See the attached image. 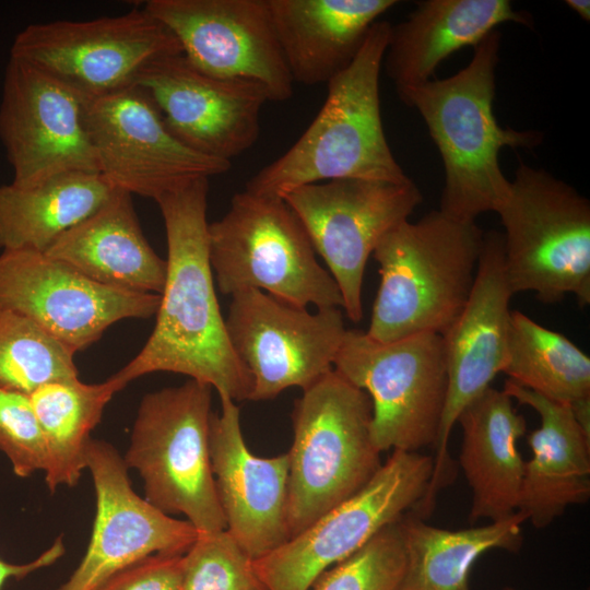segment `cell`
I'll return each mask as SVG.
<instances>
[{
	"instance_id": "6da1fadb",
	"label": "cell",
	"mask_w": 590,
	"mask_h": 590,
	"mask_svg": "<svg viewBox=\"0 0 590 590\" xmlns=\"http://www.w3.org/2000/svg\"><path fill=\"white\" fill-rule=\"evenodd\" d=\"M209 178L158 194L166 232V278L151 335L113 376L126 387L157 371L189 376L219 397L249 400L252 380L229 342L209 257Z\"/></svg>"
},
{
	"instance_id": "7a4b0ae2",
	"label": "cell",
	"mask_w": 590,
	"mask_h": 590,
	"mask_svg": "<svg viewBox=\"0 0 590 590\" xmlns=\"http://www.w3.org/2000/svg\"><path fill=\"white\" fill-rule=\"evenodd\" d=\"M502 34L491 32L475 47L470 62L446 79L415 88L405 105L416 108L439 151L445 184L439 210L475 221L496 212L508 196L510 180L499 166L503 148L534 149L543 134L498 125L493 113Z\"/></svg>"
},
{
	"instance_id": "3957f363",
	"label": "cell",
	"mask_w": 590,
	"mask_h": 590,
	"mask_svg": "<svg viewBox=\"0 0 590 590\" xmlns=\"http://www.w3.org/2000/svg\"><path fill=\"white\" fill-rule=\"evenodd\" d=\"M391 24L377 21L353 62L327 83V97L299 139L258 170L245 190L280 197L340 178L412 180L394 158L380 113L379 76Z\"/></svg>"
},
{
	"instance_id": "277c9868",
	"label": "cell",
	"mask_w": 590,
	"mask_h": 590,
	"mask_svg": "<svg viewBox=\"0 0 590 590\" xmlns=\"http://www.w3.org/2000/svg\"><path fill=\"white\" fill-rule=\"evenodd\" d=\"M483 239L475 221L440 210L390 229L373 251L380 283L366 333L380 342L442 334L470 295Z\"/></svg>"
},
{
	"instance_id": "5b68a950",
	"label": "cell",
	"mask_w": 590,
	"mask_h": 590,
	"mask_svg": "<svg viewBox=\"0 0 590 590\" xmlns=\"http://www.w3.org/2000/svg\"><path fill=\"white\" fill-rule=\"evenodd\" d=\"M290 539L361 491L381 467L369 396L334 369L303 391L291 414Z\"/></svg>"
},
{
	"instance_id": "8992f818",
	"label": "cell",
	"mask_w": 590,
	"mask_h": 590,
	"mask_svg": "<svg viewBox=\"0 0 590 590\" xmlns=\"http://www.w3.org/2000/svg\"><path fill=\"white\" fill-rule=\"evenodd\" d=\"M504 227V269L515 294L544 304L575 296L590 304V201L543 168L519 162L496 211Z\"/></svg>"
},
{
	"instance_id": "52a82bcc",
	"label": "cell",
	"mask_w": 590,
	"mask_h": 590,
	"mask_svg": "<svg viewBox=\"0 0 590 590\" xmlns=\"http://www.w3.org/2000/svg\"><path fill=\"white\" fill-rule=\"evenodd\" d=\"M209 257L224 295L257 290L307 308H343L340 290L317 258L302 222L280 197L247 190L209 223Z\"/></svg>"
},
{
	"instance_id": "ba28073f",
	"label": "cell",
	"mask_w": 590,
	"mask_h": 590,
	"mask_svg": "<svg viewBox=\"0 0 590 590\" xmlns=\"http://www.w3.org/2000/svg\"><path fill=\"white\" fill-rule=\"evenodd\" d=\"M212 389L189 379L145 394L122 457L141 475L144 498L185 515L199 533L226 530L211 464Z\"/></svg>"
},
{
	"instance_id": "9c48e42d",
	"label": "cell",
	"mask_w": 590,
	"mask_h": 590,
	"mask_svg": "<svg viewBox=\"0 0 590 590\" xmlns=\"http://www.w3.org/2000/svg\"><path fill=\"white\" fill-rule=\"evenodd\" d=\"M333 369L369 396L371 438L380 452L434 447L448 389L441 334L380 342L346 330Z\"/></svg>"
},
{
	"instance_id": "30bf717a",
	"label": "cell",
	"mask_w": 590,
	"mask_h": 590,
	"mask_svg": "<svg viewBox=\"0 0 590 590\" xmlns=\"http://www.w3.org/2000/svg\"><path fill=\"white\" fill-rule=\"evenodd\" d=\"M433 468L432 456L393 450L355 495L252 560L266 590H309L322 573L412 511L427 492Z\"/></svg>"
},
{
	"instance_id": "8fae6325",
	"label": "cell",
	"mask_w": 590,
	"mask_h": 590,
	"mask_svg": "<svg viewBox=\"0 0 590 590\" xmlns=\"http://www.w3.org/2000/svg\"><path fill=\"white\" fill-rule=\"evenodd\" d=\"M182 54L174 34L144 8L87 21L28 24L14 37L10 57L55 78L84 102L135 85L160 57Z\"/></svg>"
},
{
	"instance_id": "7c38bea8",
	"label": "cell",
	"mask_w": 590,
	"mask_h": 590,
	"mask_svg": "<svg viewBox=\"0 0 590 590\" xmlns=\"http://www.w3.org/2000/svg\"><path fill=\"white\" fill-rule=\"evenodd\" d=\"M282 199L305 227L337 283L353 322L363 317L366 264L379 240L409 220L423 196L412 181L340 178L293 189Z\"/></svg>"
},
{
	"instance_id": "4fadbf2b",
	"label": "cell",
	"mask_w": 590,
	"mask_h": 590,
	"mask_svg": "<svg viewBox=\"0 0 590 590\" xmlns=\"http://www.w3.org/2000/svg\"><path fill=\"white\" fill-rule=\"evenodd\" d=\"M514 293L504 269L503 235L484 233L475 280L460 314L441 334L448 371V389L434 468L420 509L430 514L439 491L452 482L453 463L448 444L461 412L486 390L508 357Z\"/></svg>"
},
{
	"instance_id": "5bb4252c",
	"label": "cell",
	"mask_w": 590,
	"mask_h": 590,
	"mask_svg": "<svg viewBox=\"0 0 590 590\" xmlns=\"http://www.w3.org/2000/svg\"><path fill=\"white\" fill-rule=\"evenodd\" d=\"M225 326L251 376L250 401L311 387L333 370L347 330L339 307L310 312L257 290L232 295Z\"/></svg>"
},
{
	"instance_id": "9a60e30c",
	"label": "cell",
	"mask_w": 590,
	"mask_h": 590,
	"mask_svg": "<svg viewBox=\"0 0 590 590\" xmlns=\"http://www.w3.org/2000/svg\"><path fill=\"white\" fill-rule=\"evenodd\" d=\"M84 123L99 174L115 189L153 200L197 178L226 173L231 163L178 141L138 85L84 103Z\"/></svg>"
},
{
	"instance_id": "2e32d148",
	"label": "cell",
	"mask_w": 590,
	"mask_h": 590,
	"mask_svg": "<svg viewBox=\"0 0 590 590\" xmlns=\"http://www.w3.org/2000/svg\"><path fill=\"white\" fill-rule=\"evenodd\" d=\"M161 295L96 283L45 252L0 253V307L20 314L75 352L114 323L155 316Z\"/></svg>"
},
{
	"instance_id": "e0dca14e",
	"label": "cell",
	"mask_w": 590,
	"mask_h": 590,
	"mask_svg": "<svg viewBox=\"0 0 590 590\" xmlns=\"http://www.w3.org/2000/svg\"><path fill=\"white\" fill-rule=\"evenodd\" d=\"M84 101L38 68L10 57L0 101V141L12 185L32 187L69 173H99Z\"/></svg>"
},
{
	"instance_id": "ac0fdd59",
	"label": "cell",
	"mask_w": 590,
	"mask_h": 590,
	"mask_svg": "<svg viewBox=\"0 0 590 590\" xmlns=\"http://www.w3.org/2000/svg\"><path fill=\"white\" fill-rule=\"evenodd\" d=\"M178 40L182 55L221 79L260 84L269 102H286L293 80L268 0H149L143 7Z\"/></svg>"
},
{
	"instance_id": "d6986e66",
	"label": "cell",
	"mask_w": 590,
	"mask_h": 590,
	"mask_svg": "<svg viewBox=\"0 0 590 590\" xmlns=\"http://www.w3.org/2000/svg\"><path fill=\"white\" fill-rule=\"evenodd\" d=\"M135 85L151 97L172 134L201 155L231 163L259 139L269 97L258 83L210 75L177 54L149 62Z\"/></svg>"
},
{
	"instance_id": "ffe728a7",
	"label": "cell",
	"mask_w": 590,
	"mask_h": 590,
	"mask_svg": "<svg viewBox=\"0 0 590 590\" xmlns=\"http://www.w3.org/2000/svg\"><path fill=\"white\" fill-rule=\"evenodd\" d=\"M96 512L86 552L58 590H96L113 575L154 554H184L199 532L164 514L132 488L129 469L113 445L91 439L86 451Z\"/></svg>"
},
{
	"instance_id": "44dd1931",
	"label": "cell",
	"mask_w": 590,
	"mask_h": 590,
	"mask_svg": "<svg viewBox=\"0 0 590 590\" xmlns=\"http://www.w3.org/2000/svg\"><path fill=\"white\" fill-rule=\"evenodd\" d=\"M210 422V453L226 531L250 557L259 559L290 539L288 455L263 458L247 447L235 401L222 397Z\"/></svg>"
},
{
	"instance_id": "7402d4cb",
	"label": "cell",
	"mask_w": 590,
	"mask_h": 590,
	"mask_svg": "<svg viewBox=\"0 0 590 590\" xmlns=\"http://www.w3.org/2000/svg\"><path fill=\"white\" fill-rule=\"evenodd\" d=\"M533 26L530 13L508 0H424L408 17L390 27L382 66L404 104L410 94L432 80L437 67L453 52L475 47L504 23Z\"/></svg>"
},
{
	"instance_id": "603a6c76",
	"label": "cell",
	"mask_w": 590,
	"mask_h": 590,
	"mask_svg": "<svg viewBox=\"0 0 590 590\" xmlns=\"http://www.w3.org/2000/svg\"><path fill=\"white\" fill-rule=\"evenodd\" d=\"M504 391L532 408L540 426L528 435L531 458L524 461L518 510L536 529L551 524L570 505L590 498V435L570 406L507 379Z\"/></svg>"
},
{
	"instance_id": "cb8c5ba5",
	"label": "cell",
	"mask_w": 590,
	"mask_h": 590,
	"mask_svg": "<svg viewBox=\"0 0 590 590\" xmlns=\"http://www.w3.org/2000/svg\"><path fill=\"white\" fill-rule=\"evenodd\" d=\"M396 0H268L293 82L327 84L361 50L370 27Z\"/></svg>"
},
{
	"instance_id": "d4e9b609",
	"label": "cell",
	"mask_w": 590,
	"mask_h": 590,
	"mask_svg": "<svg viewBox=\"0 0 590 590\" xmlns=\"http://www.w3.org/2000/svg\"><path fill=\"white\" fill-rule=\"evenodd\" d=\"M459 463L471 488L470 522L503 521L518 510L524 460L518 440L527 422L504 391L488 387L461 412Z\"/></svg>"
},
{
	"instance_id": "484cf974",
	"label": "cell",
	"mask_w": 590,
	"mask_h": 590,
	"mask_svg": "<svg viewBox=\"0 0 590 590\" xmlns=\"http://www.w3.org/2000/svg\"><path fill=\"white\" fill-rule=\"evenodd\" d=\"M45 253L106 286L152 294L164 287L166 259L145 238L132 196L120 189Z\"/></svg>"
},
{
	"instance_id": "4316f807",
	"label": "cell",
	"mask_w": 590,
	"mask_h": 590,
	"mask_svg": "<svg viewBox=\"0 0 590 590\" xmlns=\"http://www.w3.org/2000/svg\"><path fill=\"white\" fill-rule=\"evenodd\" d=\"M524 521L517 511L503 521L447 530L406 512L399 520L405 565L397 590H470V570L479 557L491 550H520Z\"/></svg>"
},
{
	"instance_id": "83f0119b",
	"label": "cell",
	"mask_w": 590,
	"mask_h": 590,
	"mask_svg": "<svg viewBox=\"0 0 590 590\" xmlns=\"http://www.w3.org/2000/svg\"><path fill=\"white\" fill-rule=\"evenodd\" d=\"M114 190L99 173L63 174L32 187L0 185V249L45 252Z\"/></svg>"
},
{
	"instance_id": "f1b7e54d",
	"label": "cell",
	"mask_w": 590,
	"mask_h": 590,
	"mask_svg": "<svg viewBox=\"0 0 590 590\" xmlns=\"http://www.w3.org/2000/svg\"><path fill=\"white\" fill-rule=\"evenodd\" d=\"M503 373L512 382L570 406L590 435V357L567 337L511 310Z\"/></svg>"
},
{
	"instance_id": "f546056e",
	"label": "cell",
	"mask_w": 590,
	"mask_h": 590,
	"mask_svg": "<svg viewBox=\"0 0 590 590\" xmlns=\"http://www.w3.org/2000/svg\"><path fill=\"white\" fill-rule=\"evenodd\" d=\"M123 388L114 376L97 384H85L78 377L46 382L30 394L47 445L45 482L51 493L76 485L86 470L91 432Z\"/></svg>"
},
{
	"instance_id": "4dcf8cb0",
	"label": "cell",
	"mask_w": 590,
	"mask_h": 590,
	"mask_svg": "<svg viewBox=\"0 0 590 590\" xmlns=\"http://www.w3.org/2000/svg\"><path fill=\"white\" fill-rule=\"evenodd\" d=\"M75 353L32 320L0 307V389L30 396L46 382L78 378Z\"/></svg>"
},
{
	"instance_id": "1f68e13d",
	"label": "cell",
	"mask_w": 590,
	"mask_h": 590,
	"mask_svg": "<svg viewBox=\"0 0 590 590\" xmlns=\"http://www.w3.org/2000/svg\"><path fill=\"white\" fill-rule=\"evenodd\" d=\"M405 565L399 520L322 573L314 590H397Z\"/></svg>"
},
{
	"instance_id": "d6a6232c",
	"label": "cell",
	"mask_w": 590,
	"mask_h": 590,
	"mask_svg": "<svg viewBox=\"0 0 590 590\" xmlns=\"http://www.w3.org/2000/svg\"><path fill=\"white\" fill-rule=\"evenodd\" d=\"M179 590H266L253 562L226 531L199 533L185 554Z\"/></svg>"
},
{
	"instance_id": "836d02e7",
	"label": "cell",
	"mask_w": 590,
	"mask_h": 590,
	"mask_svg": "<svg viewBox=\"0 0 590 590\" xmlns=\"http://www.w3.org/2000/svg\"><path fill=\"white\" fill-rule=\"evenodd\" d=\"M0 450L19 477L45 472L47 445L28 394L0 389Z\"/></svg>"
},
{
	"instance_id": "e575fe53",
	"label": "cell",
	"mask_w": 590,
	"mask_h": 590,
	"mask_svg": "<svg viewBox=\"0 0 590 590\" xmlns=\"http://www.w3.org/2000/svg\"><path fill=\"white\" fill-rule=\"evenodd\" d=\"M185 554H154L118 571L96 590H179Z\"/></svg>"
},
{
	"instance_id": "d590c367",
	"label": "cell",
	"mask_w": 590,
	"mask_h": 590,
	"mask_svg": "<svg viewBox=\"0 0 590 590\" xmlns=\"http://www.w3.org/2000/svg\"><path fill=\"white\" fill-rule=\"evenodd\" d=\"M64 551L62 538L59 536L44 553L30 563L11 564L0 558V590L10 578L22 579L38 569L52 565L64 554Z\"/></svg>"
},
{
	"instance_id": "8d00e7d4",
	"label": "cell",
	"mask_w": 590,
	"mask_h": 590,
	"mask_svg": "<svg viewBox=\"0 0 590 590\" xmlns=\"http://www.w3.org/2000/svg\"><path fill=\"white\" fill-rule=\"evenodd\" d=\"M565 3L576 12L583 21H590V1L588 0H566Z\"/></svg>"
},
{
	"instance_id": "74e56055",
	"label": "cell",
	"mask_w": 590,
	"mask_h": 590,
	"mask_svg": "<svg viewBox=\"0 0 590 590\" xmlns=\"http://www.w3.org/2000/svg\"><path fill=\"white\" fill-rule=\"evenodd\" d=\"M503 590H516V589H514V588H511V587H506V588H504Z\"/></svg>"
}]
</instances>
